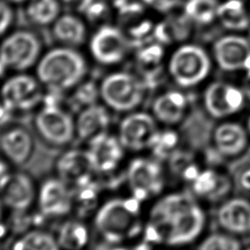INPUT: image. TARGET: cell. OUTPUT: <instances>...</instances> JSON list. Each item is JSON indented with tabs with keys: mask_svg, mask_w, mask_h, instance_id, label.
Listing matches in <instances>:
<instances>
[{
	"mask_svg": "<svg viewBox=\"0 0 250 250\" xmlns=\"http://www.w3.org/2000/svg\"><path fill=\"white\" fill-rule=\"evenodd\" d=\"M88 144L96 173L109 174L117 169L124 157L125 149L117 137L105 133Z\"/></svg>",
	"mask_w": 250,
	"mask_h": 250,
	"instance_id": "ffe728a7",
	"label": "cell"
},
{
	"mask_svg": "<svg viewBox=\"0 0 250 250\" xmlns=\"http://www.w3.org/2000/svg\"><path fill=\"white\" fill-rule=\"evenodd\" d=\"M247 102L241 85L226 80L210 81L202 93L205 112L217 120L229 119L239 114Z\"/></svg>",
	"mask_w": 250,
	"mask_h": 250,
	"instance_id": "8992f818",
	"label": "cell"
},
{
	"mask_svg": "<svg viewBox=\"0 0 250 250\" xmlns=\"http://www.w3.org/2000/svg\"><path fill=\"white\" fill-rule=\"evenodd\" d=\"M207 221L206 210L194 194L181 190L166 193L150 209L146 242L185 249L201 239Z\"/></svg>",
	"mask_w": 250,
	"mask_h": 250,
	"instance_id": "6da1fadb",
	"label": "cell"
},
{
	"mask_svg": "<svg viewBox=\"0 0 250 250\" xmlns=\"http://www.w3.org/2000/svg\"><path fill=\"white\" fill-rule=\"evenodd\" d=\"M105 105L94 104L83 107L75 120L76 136L87 143L107 133L110 125V114Z\"/></svg>",
	"mask_w": 250,
	"mask_h": 250,
	"instance_id": "7402d4cb",
	"label": "cell"
},
{
	"mask_svg": "<svg viewBox=\"0 0 250 250\" xmlns=\"http://www.w3.org/2000/svg\"><path fill=\"white\" fill-rule=\"evenodd\" d=\"M87 72L83 56L72 47L62 46L49 50L36 63V75L41 84L56 91L76 87Z\"/></svg>",
	"mask_w": 250,
	"mask_h": 250,
	"instance_id": "7a4b0ae2",
	"label": "cell"
},
{
	"mask_svg": "<svg viewBox=\"0 0 250 250\" xmlns=\"http://www.w3.org/2000/svg\"><path fill=\"white\" fill-rule=\"evenodd\" d=\"M190 102L181 90H168L156 96L151 104V114L158 123L174 127L184 121Z\"/></svg>",
	"mask_w": 250,
	"mask_h": 250,
	"instance_id": "ac0fdd59",
	"label": "cell"
},
{
	"mask_svg": "<svg viewBox=\"0 0 250 250\" xmlns=\"http://www.w3.org/2000/svg\"><path fill=\"white\" fill-rule=\"evenodd\" d=\"M246 128H247V131H248V134H249V137H250V113L246 119Z\"/></svg>",
	"mask_w": 250,
	"mask_h": 250,
	"instance_id": "74e56055",
	"label": "cell"
},
{
	"mask_svg": "<svg viewBox=\"0 0 250 250\" xmlns=\"http://www.w3.org/2000/svg\"><path fill=\"white\" fill-rule=\"evenodd\" d=\"M247 5H248V9H249V12H250V0L248 1V3H247Z\"/></svg>",
	"mask_w": 250,
	"mask_h": 250,
	"instance_id": "b9f144b4",
	"label": "cell"
},
{
	"mask_svg": "<svg viewBox=\"0 0 250 250\" xmlns=\"http://www.w3.org/2000/svg\"><path fill=\"white\" fill-rule=\"evenodd\" d=\"M52 32L62 45L72 48L82 45L87 37L85 22L72 14L60 15L52 24Z\"/></svg>",
	"mask_w": 250,
	"mask_h": 250,
	"instance_id": "d4e9b609",
	"label": "cell"
},
{
	"mask_svg": "<svg viewBox=\"0 0 250 250\" xmlns=\"http://www.w3.org/2000/svg\"><path fill=\"white\" fill-rule=\"evenodd\" d=\"M241 87H242V89H243V91L246 95L247 100L250 101V69L243 72Z\"/></svg>",
	"mask_w": 250,
	"mask_h": 250,
	"instance_id": "d590c367",
	"label": "cell"
},
{
	"mask_svg": "<svg viewBox=\"0 0 250 250\" xmlns=\"http://www.w3.org/2000/svg\"><path fill=\"white\" fill-rule=\"evenodd\" d=\"M99 93L104 105L118 112L137 109L146 95V85L137 76L125 71L106 75L101 82Z\"/></svg>",
	"mask_w": 250,
	"mask_h": 250,
	"instance_id": "5b68a950",
	"label": "cell"
},
{
	"mask_svg": "<svg viewBox=\"0 0 250 250\" xmlns=\"http://www.w3.org/2000/svg\"><path fill=\"white\" fill-rule=\"evenodd\" d=\"M100 96L99 89H96L92 84H87L86 86H81L77 90L75 95V101L78 104L84 105V107L96 104V99Z\"/></svg>",
	"mask_w": 250,
	"mask_h": 250,
	"instance_id": "1f68e13d",
	"label": "cell"
},
{
	"mask_svg": "<svg viewBox=\"0 0 250 250\" xmlns=\"http://www.w3.org/2000/svg\"><path fill=\"white\" fill-rule=\"evenodd\" d=\"M11 2H15V3H21V2H25V1H29V0H9Z\"/></svg>",
	"mask_w": 250,
	"mask_h": 250,
	"instance_id": "f35d334b",
	"label": "cell"
},
{
	"mask_svg": "<svg viewBox=\"0 0 250 250\" xmlns=\"http://www.w3.org/2000/svg\"><path fill=\"white\" fill-rule=\"evenodd\" d=\"M158 132V122L151 113L134 111L121 120L117 138L125 149L142 151L151 148Z\"/></svg>",
	"mask_w": 250,
	"mask_h": 250,
	"instance_id": "8fae6325",
	"label": "cell"
},
{
	"mask_svg": "<svg viewBox=\"0 0 250 250\" xmlns=\"http://www.w3.org/2000/svg\"><path fill=\"white\" fill-rule=\"evenodd\" d=\"M128 41L117 27L104 25L91 37L90 52L93 58L104 65L119 63L127 55Z\"/></svg>",
	"mask_w": 250,
	"mask_h": 250,
	"instance_id": "4fadbf2b",
	"label": "cell"
},
{
	"mask_svg": "<svg viewBox=\"0 0 250 250\" xmlns=\"http://www.w3.org/2000/svg\"><path fill=\"white\" fill-rule=\"evenodd\" d=\"M184 250H186V248H185V249H184Z\"/></svg>",
	"mask_w": 250,
	"mask_h": 250,
	"instance_id": "bcb514c9",
	"label": "cell"
},
{
	"mask_svg": "<svg viewBox=\"0 0 250 250\" xmlns=\"http://www.w3.org/2000/svg\"><path fill=\"white\" fill-rule=\"evenodd\" d=\"M88 227L78 220L64 222L58 232L57 239L61 249L83 250L89 242Z\"/></svg>",
	"mask_w": 250,
	"mask_h": 250,
	"instance_id": "484cf974",
	"label": "cell"
},
{
	"mask_svg": "<svg viewBox=\"0 0 250 250\" xmlns=\"http://www.w3.org/2000/svg\"><path fill=\"white\" fill-rule=\"evenodd\" d=\"M191 190L197 198L216 200L226 195L230 189L229 178L213 168L200 169L190 182Z\"/></svg>",
	"mask_w": 250,
	"mask_h": 250,
	"instance_id": "603a6c76",
	"label": "cell"
},
{
	"mask_svg": "<svg viewBox=\"0 0 250 250\" xmlns=\"http://www.w3.org/2000/svg\"><path fill=\"white\" fill-rule=\"evenodd\" d=\"M34 148V140L23 127H10L0 135V151L9 163L18 166L28 163Z\"/></svg>",
	"mask_w": 250,
	"mask_h": 250,
	"instance_id": "d6986e66",
	"label": "cell"
},
{
	"mask_svg": "<svg viewBox=\"0 0 250 250\" xmlns=\"http://www.w3.org/2000/svg\"><path fill=\"white\" fill-rule=\"evenodd\" d=\"M211 53L196 43L178 45L167 60V73L181 89H192L207 81L213 70Z\"/></svg>",
	"mask_w": 250,
	"mask_h": 250,
	"instance_id": "277c9868",
	"label": "cell"
},
{
	"mask_svg": "<svg viewBox=\"0 0 250 250\" xmlns=\"http://www.w3.org/2000/svg\"><path fill=\"white\" fill-rule=\"evenodd\" d=\"M125 178L132 196L141 202L160 194L166 180L161 164L156 159L146 157L133 159Z\"/></svg>",
	"mask_w": 250,
	"mask_h": 250,
	"instance_id": "ba28073f",
	"label": "cell"
},
{
	"mask_svg": "<svg viewBox=\"0 0 250 250\" xmlns=\"http://www.w3.org/2000/svg\"><path fill=\"white\" fill-rule=\"evenodd\" d=\"M5 206L15 212H24L35 200L36 190L32 179L25 173H13L1 191Z\"/></svg>",
	"mask_w": 250,
	"mask_h": 250,
	"instance_id": "44dd1931",
	"label": "cell"
},
{
	"mask_svg": "<svg viewBox=\"0 0 250 250\" xmlns=\"http://www.w3.org/2000/svg\"><path fill=\"white\" fill-rule=\"evenodd\" d=\"M73 192L70 187L62 179L46 180L38 191V206L40 213L47 218L66 216L72 209Z\"/></svg>",
	"mask_w": 250,
	"mask_h": 250,
	"instance_id": "9a60e30c",
	"label": "cell"
},
{
	"mask_svg": "<svg viewBox=\"0 0 250 250\" xmlns=\"http://www.w3.org/2000/svg\"><path fill=\"white\" fill-rule=\"evenodd\" d=\"M14 19L12 7L7 0H0V36L5 34L10 28Z\"/></svg>",
	"mask_w": 250,
	"mask_h": 250,
	"instance_id": "d6a6232c",
	"label": "cell"
},
{
	"mask_svg": "<svg viewBox=\"0 0 250 250\" xmlns=\"http://www.w3.org/2000/svg\"><path fill=\"white\" fill-rule=\"evenodd\" d=\"M65 1H70V0H65Z\"/></svg>",
	"mask_w": 250,
	"mask_h": 250,
	"instance_id": "f6af8a7d",
	"label": "cell"
},
{
	"mask_svg": "<svg viewBox=\"0 0 250 250\" xmlns=\"http://www.w3.org/2000/svg\"><path fill=\"white\" fill-rule=\"evenodd\" d=\"M112 250H127V249H125V248H114Z\"/></svg>",
	"mask_w": 250,
	"mask_h": 250,
	"instance_id": "60d3db41",
	"label": "cell"
},
{
	"mask_svg": "<svg viewBox=\"0 0 250 250\" xmlns=\"http://www.w3.org/2000/svg\"><path fill=\"white\" fill-rule=\"evenodd\" d=\"M179 142L178 134L171 129L160 131L151 146V150L154 156L157 158H165L171 156L174 153V148Z\"/></svg>",
	"mask_w": 250,
	"mask_h": 250,
	"instance_id": "4dcf8cb0",
	"label": "cell"
},
{
	"mask_svg": "<svg viewBox=\"0 0 250 250\" xmlns=\"http://www.w3.org/2000/svg\"><path fill=\"white\" fill-rule=\"evenodd\" d=\"M141 201L132 197L113 198L97 211L94 225L100 235L109 243H119L141 231Z\"/></svg>",
	"mask_w": 250,
	"mask_h": 250,
	"instance_id": "3957f363",
	"label": "cell"
},
{
	"mask_svg": "<svg viewBox=\"0 0 250 250\" xmlns=\"http://www.w3.org/2000/svg\"><path fill=\"white\" fill-rule=\"evenodd\" d=\"M247 237H248V240H249V242H250V234H249Z\"/></svg>",
	"mask_w": 250,
	"mask_h": 250,
	"instance_id": "ee69618b",
	"label": "cell"
},
{
	"mask_svg": "<svg viewBox=\"0 0 250 250\" xmlns=\"http://www.w3.org/2000/svg\"><path fill=\"white\" fill-rule=\"evenodd\" d=\"M217 21L229 32H246L250 28L248 5L242 0H220Z\"/></svg>",
	"mask_w": 250,
	"mask_h": 250,
	"instance_id": "cb8c5ba5",
	"label": "cell"
},
{
	"mask_svg": "<svg viewBox=\"0 0 250 250\" xmlns=\"http://www.w3.org/2000/svg\"><path fill=\"white\" fill-rule=\"evenodd\" d=\"M61 15L59 0H29L26 16L29 21L39 26L53 24Z\"/></svg>",
	"mask_w": 250,
	"mask_h": 250,
	"instance_id": "f1b7e54d",
	"label": "cell"
},
{
	"mask_svg": "<svg viewBox=\"0 0 250 250\" xmlns=\"http://www.w3.org/2000/svg\"><path fill=\"white\" fill-rule=\"evenodd\" d=\"M243 250H250V245L248 247H246V248H243Z\"/></svg>",
	"mask_w": 250,
	"mask_h": 250,
	"instance_id": "7bdbcfd3",
	"label": "cell"
},
{
	"mask_svg": "<svg viewBox=\"0 0 250 250\" xmlns=\"http://www.w3.org/2000/svg\"><path fill=\"white\" fill-rule=\"evenodd\" d=\"M8 232V226L4 220V212L2 208V204L0 202V240H2Z\"/></svg>",
	"mask_w": 250,
	"mask_h": 250,
	"instance_id": "8d00e7d4",
	"label": "cell"
},
{
	"mask_svg": "<svg viewBox=\"0 0 250 250\" xmlns=\"http://www.w3.org/2000/svg\"><path fill=\"white\" fill-rule=\"evenodd\" d=\"M41 57V43L28 30H17L0 44V62L13 70L23 71L36 64Z\"/></svg>",
	"mask_w": 250,
	"mask_h": 250,
	"instance_id": "52a82bcc",
	"label": "cell"
},
{
	"mask_svg": "<svg viewBox=\"0 0 250 250\" xmlns=\"http://www.w3.org/2000/svg\"><path fill=\"white\" fill-rule=\"evenodd\" d=\"M13 173L10 171L9 162L5 159H0V191L5 188Z\"/></svg>",
	"mask_w": 250,
	"mask_h": 250,
	"instance_id": "836d02e7",
	"label": "cell"
},
{
	"mask_svg": "<svg viewBox=\"0 0 250 250\" xmlns=\"http://www.w3.org/2000/svg\"><path fill=\"white\" fill-rule=\"evenodd\" d=\"M196 250H243V247L238 236L222 230L203 235Z\"/></svg>",
	"mask_w": 250,
	"mask_h": 250,
	"instance_id": "f546056e",
	"label": "cell"
},
{
	"mask_svg": "<svg viewBox=\"0 0 250 250\" xmlns=\"http://www.w3.org/2000/svg\"><path fill=\"white\" fill-rule=\"evenodd\" d=\"M220 0H187L184 4V17L196 26L205 27L217 21Z\"/></svg>",
	"mask_w": 250,
	"mask_h": 250,
	"instance_id": "4316f807",
	"label": "cell"
},
{
	"mask_svg": "<svg viewBox=\"0 0 250 250\" xmlns=\"http://www.w3.org/2000/svg\"><path fill=\"white\" fill-rule=\"evenodd\" d=\"M216 220L222 230L235 236L250 234V200L242 196L229 197L221 202Z\"/></svg>",
	"mask_w": 250,
	"mask_h": 250,
	"instance_id": "e0dca14e",
	"label": "cell"
},
{
	"mask_svg": "<svg viewBox=\"0 0 250 250\" xmlns=\"http://www.w3.org/2000/svg\"><path fill=\"white\" fill-rule=\"evenodd\" d=\"M249 144L246 126L234 120H221L212 132L213 148L221 157H238L246 151Z\"/></svg>",
	"mask_w": 250,
	"mask_h": 250,
	"instance_id": "5bb4252c",
	"label": "cell"
},
{
	"mask_svg": "<svg viewBox=\"0 0 250 250\" xmlns=\"http://www.w3.org/2000/svg\"><path fill=\"white\" fill-rule=\"evenodd\" d=\"M246 32H247V37H248V38H249V40H250V28H249Z\"/></svg>",
	"mask_w": 250,
	"mask_h": 250,
	"instance_id": "ab89813d",
	"label": "cell"
},
{
	"mask_svg": "<svg viewBox=\"0 0 250 250\" xmlns=\"http://www.w3.org/2000/svg\"><path fill=\"white\" fill-rule=\"evenodd\" d=\"M34 128L39 137L53 146L69 145L76 136L71 115L55 104H47L34 117Z\"/></svg>",
	"mask_w": 250,
	"mask_h": 250,
	"instance_id": "9c48e42d",
	"label": "cell"
},
{
	"mask_svg": "<svg viewBox=\"0 0 250 250\" xmlns=\"http://www.w3.org/2000/svg\"><path fill=\"white\" fill-rule=\"evenodd\" d=\"M214 63L226 72H245L250 69V40L247 35L229 32L212 44Z\"/></svg>",
	"mask_w": 250,
	"mask_h": 250,
	"instance_id": "30bf717a",
	"label": "cell"
},
{
	"mask_svg": "<svg viewBox=\"0 0 250 250\" xmlns=\"http://www.w3.org/2000/svg\"><path fill=\"white\" fill-rule=\"evenodd\" d=\"M238 184L242 189L250 191V167H247L240 172L238 176Z\"/></svg>",
	"mask_w": 250,
	"mask_h": 250,
	"instance_id": "e575fe53",
	"label": "cell"
},
{
	"mask_svg": "<svg viewBox=\"0 0 250 250\" xmlns=\"http://www.w3.org/2000/svg\"><path fill=\"white\" fill-rule=\"evenodd\" d=\"M0 97L7 110L31 109L42 100L41 82L27 74L14 75L3 83Z\"/></svg>",
	"mask_w": 250,
	"mask_h": 250,
	"instance_id": "7c38bea8",
	"label": "cell"
},
{
	"mask_svg": "<svg viewBox=\"0 0 250 250\" xmlns=\"http://www.w3.org/2000/svg\"><path fill=\"white\" fill-rule=\"evenodd\" d=\"M11 250H61L56 236L41 229H31L18 237Z\"/></svg>",
	"mask_w": 250,
	"mask_h": 250,
	"instance_id": "83f0119b",
	"label": "cell"
},
{
	"mask_svg": "<svg viewBox=\"0 0 250 250\" xmlns=\"http://www.w3.org/2000/svg\"><path fill=\"white\" fill-rule=\"evenodd\" d=\"M56 170L59 178L72 188L91 182L96 173L89 150L78 148L62 153L57 160Z\"/></svg>",
	"mask_w": 250,
	"mask_h": 250,
	"instance_id": "2e32d148",
	"label": "cell"
}]
</instances>
